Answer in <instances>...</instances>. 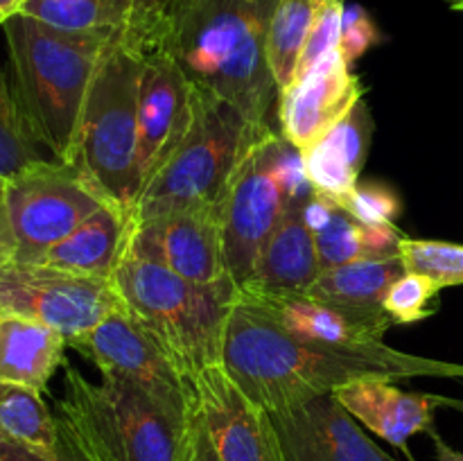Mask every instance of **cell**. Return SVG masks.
I'll use <instances>...</instances> for the list:
<instances>
[{
	"label": "cell",
	"instance_id": "obj_1",
	"mask_svg": "<svg viewBox=\"0 0 463 461\" xmlns=\"http://www.w3.org/2000/svg\"><path fill=\"white\" fill-rule=\"evenodd\" d=\"M222 364L240 389L265 411L310 400L355 380L463 378V364L410 355L387 343L335 348L280 328L238 296L224 334Z\"/></svg>",
	"mask_w": 463,
	"mask_h": 461
},
{
	"label": "cell",
	"instance_id": "obj_2",
	"mask_svg": "<svg viewBox=\"0 0 463 461\" xmlns=\"http://www.w3.org/2000/svg\"><path fill=\"white\" fill-rule=\"evenodd\" d=\"M66 366L57 400L61 461H181L193 420L190 400L158 396L125 378L90 382Z\"/></svg>",
	"mask_w": 463,
	"mask_h": 461
},
{
	"label": "cell",
	"instance_id": "obj_3",
	"mask_svg": "<svg viewBox=\"0 0 463 461\" xmlns=\"http://www.w3.org/2000/svg\"><path fill=\"white\" fill-rule=\"evenodd\" d=\"M12 89L32 138L68 163L98 63L116 36L66 32L16 14L3 25Z\"/></svg>",
	"mask_w": 463,
	"mask_h": 461
},
{
	"label": "cell",
	"instance_id": "obj_4",
	"mask_svg": "<svg viewBox=\"0 0 463 461\" xmlns=\"http://www.w3.org/2000/svg\"><path fill=\"white\" fill-rule=\"evenodd\" d=\"M276 0H203L175 27L170 50L188 80L251 125H269L276 90L267 30Z\"/></svg>",
	"mask_w": 463,
	"mask_h": 461
},
{
	"label": "cell",
	"instance_id": "obj_5",
	"mask_svg": "<svg viewBox=\"0 0 463 461\" xmlns=\"http://www.w3.org/2000/svg\"><path fill=\"white\" fill-rule=\"evenodd\" d=\"M111 280L127 310L156 334L188 382L197 371L222 364L238 285L190 283L131 251L127 242Z\"/></svg>",
	"mask_w": 463,
	"mask_h": 461
},
{
	"label": "cell",
	"instance_id": "obj_6",
	"mask_svg": "<svg viewBox=\"0 0 463 461\" xmlns=\"http://www.w3.org/2000/svg\"><path fill=\"white\" fill-rule=\"evenodd\" d=\"M143 57L113 41L86 93L68 165L111 206L131 215L143 190L138 167V89Z\"/></svg>",
	"mask_w": 463,
	"mask_h": 461
},
{
	"label": "cell",
	"instance_id": "obj_7",
	"mask_svg": "<svg viewBox=\"0 0 463 461\" xmlns=\"http://www.w3.org/2000/svg\"><path fill=\"white\" fill-rule=\"evenodd\" d=\"M256 127L224 99L194 86L188 131L165 165L143 188L131 220L147 221L222 203Z\"/></svg>",
	"mask_w": 463,
	"mask_h": 461
},
{
	"label": "cell",
	"instance_id": "obj_8",
	"mask_svg": "<svg viewBox=\"0 0 463 461\" xmlns=\"http://www.w3.org/2000/svg\"><path fill=\"white\" fill-rule=\"evenodd\" d=\"M279 143L280 136L269 125H258L222 199L226 267L238 287L247 283L288 208L276 174Z\"/></svg>",
	"mask_w": 463,
	"mask_h": 461
},
{
	"label": "cell",
	"instance_id": "obj_9",
	"mask_svg": "<svg viewBox=\"0 0 463 461\" xmlns=\"http://www.w3.org/2000/svg\"><path fill=\"white\" fill-rule=\"evenodd\" d=\"M16 260L36 265L41 256L109 203L80 172L61 161H36L7 179Z\"/></svg>",
	"mask_w": 463,
	"mask_h": 461
},
{
	"label": "cell",
	"instance_id": "obj_10",
	"mask_svg": "<svg viewBox=\"0 0 463 461\" xmlns=\"http://www.w3.org/2000/svg\"><path fill=\"white\" fill-rule=\"evenodd\" d=\"M122 306L125 303L111 278L25 262L0 267V315L50 325L61 333L68 343Z\"/></svg>",
	"mask_w": 463,
	"mask_h": 461
},
{
	"label": "cell",
	"instance_id": "obj_11",
	"mask_svg": "<svg viewBox=\"0 0 463 461\" xmlns=\"http://www.w3.org/2000/svg\"><path fill=\"white\" fill-rule=\"evenodd\" d=\"M127 247L197 285L233 283L226 267L222 203L127 221Z\"/></svg>",
	"mask_w": 463,
	"mask_h": 461
},
{
	"label": "cell",
	"instance_id": "obj_12",
	"mask_svg": "<svg viewBox=\"0 0 463 461\" xmlns=\"http://www.w3.org/2000/svg\"><path fill=\"white\" fill-rule=\"evenodd\" d=\"M68 346L93 362L102 375L131 380L175 400L193 398V387L167 348L125 306Z\"/></svg>",
	"mask_w": 463,
	"mask_h": 461
},
{
	"label": "cell",
	"instance_id": "obj_13",
	"mask_svg": "<svg viewBox=\"0 0 463 461\" xmlns=\"http://www.w3.org/2000/svg\"><path fill=\"white\" fill-rule=\"evenodd\" d=\"M190 387L222 461H283L269 414L235 384L224 364L197 371Z\"/></svg>",
	"mask_w": 463,
	"mask_h": 461
},
{
	"label": "cell",
	"instance_id": "obj_14",
	"mask_svg": "<svg viewBox=\"0 0 463 461\" xmlns=\"http://www.w3.org/2000/svg\"><path fill=\"white\" fill-rule=\"evenodd\" d=\"M193 89L175 52L161 50L143 57L138 89V167L143 188L184 140L193 120Z\"/></svg>",
	"mask_w": 463,
	"mask_h": 461
},
{
	"label": "cell",
	"instance_id": "obj_15",
	"mask_svg": "<svg viewBox=\"0 0 463 461\" xmlns=\"http://www.w3.org/2000/svg\"><path fill=\"white\" fill-rule=\"evenodd\" d=\"M267 414L283 461H398L366 437L335 393Z\"/></svg>",
	"mask_w": 463,
	"mask_h": 461
},
{
	"label": "cell",
	"instance_id": "obj_16",
	"mask_svg": "<svg viewBox=\"0 0 463 461\" xmlns=\"http://www.w3.org/2000/svg\"><path fill=\"white\" fill-rule=\"evenodd\" d=\"M360 77L339 50L321 59L307 75L279 95L280 136L301 152H307L330 134L362 99Z\"/></svg>",
	"mask_w": 463,
	"mask_h": 461
},
{
	"label": "cell",
	"instance_id": "obj_17",
	"mask_svg": "<svg viewBox=\"0 0 463 461\" xmlns=\"http://www.w3.org/2000/svg\"><path fill=\"white\" fill-rule=\"evenodd\" d=\"M335 398L346 407L348 414L392 443L410 461H414L410 452V438L416 434L434 432V411L443 405V398L430 393L402 391L392 380H355L335 391Z\"/></svg>",
	"mask_w": 463,
	"mask_h": 461
},
{
	"label": "cell",
	"instance_id": "obj_18",
	"mask_svg": "<svg viewBox=\"0 0 463 461\" xmlns=\"http://www.w3.org/2000/svg\"><path fill=\"white\" fill-rule=\"evenodd\" d=\"M271 321L307 342L335 348H371L383 343L387 328L321 303L307 294H238Z\"/></svg>",
	"mask_w": 463,
	"mask_h": 461
},
{
	"label": "cell",
	"instance_id": "obj_19",
	"mask_svg": "<svg viewBox=\"0 0 463 461\" xmlns=\"http://www.w3.org/2000/svg\"><path fill=\"white\" fill-rule=\"evenodd\" d=\"M307 203V202H306ZM306 203L292 202L258 256L242 294H306L319 278L315 230L303 217Z\"/></svg>",
	"mask_w": 463,
	"mask_h": 461
},
{
	"label": "cell",
	"instance_id": "obj_20",
	"mask_svg": "<svg viewBox=\"0 0 463 461\" xmlns=\"http://www.w3.org/2000/svg\"><path fill=\"white\" fill-rule=\"evenodd\" d=\"M402 274L405 265L401 256L384 260H357L321 271L306 294L389 330L393 321L384 310V298Z\"/></svg>",
	"mask_w": 463,
	"mask_h": 461
},
{
	"label": "cell",
	"instance_id": "obj_21",
	"mask_svg": "<svg viewBox=\"0 0 463 461\" xmlns=\"http://www.w3.org/2000/svg\"><path fill=\"white\" fill-rule=\"evenodd\" d=\"M68 339L50 325L0 315V382L45 391L50 378L66 364Z\"/></svg>",
	"mask_w": 463,
	"mask_h": 461
},
{
	"label": "cell",
	"instance_id": "obj_22",
	"mask_svg": "<svg viewBox=\"0 0 463 461\" xmlns=\"http://www.w3.org/2000/svg\"><path fill=\"white\" fill-rule=\"evenodd\" d=\"M129 215L120 208L104 203L68 238L54 244L36 260V265L72 271L81 276L111 278L127 238Z\"/></svg>",
	"mask_w": 463,
	"mask_h": 461
},
{
	"label": "cell",
	"instance_id": "obj_23",
	"mask_svg": "<svg viewBox=\"0 0 463 461\" xmlns=\"http://www.w3.org/2000/svg\"><path fill=\"white\" fill-rule=\"evenodd\" d=\"M315 238L321 271H326L357 260L396 258L401 253V242L405 235L396 224H362L337 206L328 224L317 230Z\"/></svg>",
	"mask_w": 463,
	"mask_h": 461
},
{
	"label": "cell",
	"instance_id": "obj_24",
	"mask_svg": "<svg viewBox=\"0 0 463 461\" xmlns=\"http://www.w3.org/2000/svg\"><path fill=\"white\" fill-rule=\"evenodd\" d=\"M319 0H276L267 30V61L276 90L285 93L297 77Z\"/></svg>",
	"mask_w": 463,
	"mask_h": 461
},
{
	"label": "cell",
	"instance_id": "obj_25",
	"mask_svg": "<svg viewBox=\"0 0 463 461\" xmlns=\"http://www.w3.org/2000/svg\"><path fill=\"white\" fill-rule=\"evenodd\" d=\"M0 429L23 446L59 459L57 416L48 409L41 391L0 382Z\"/></svg>",
	"mask_w": 463,
	"mask_h": 461
},
{
	"label": "cell",
	"instance_id": "obj_26",
	"mask_svg": "<svg viewBox=\"0 0 463 461\" xmlns=\"http://www.w3.org/2000/svg\"><path fill=\"white\" fill-rule=\"evenodd\" d=\"M21 14L57 30L120 39L129 16V0H25Z\"/></svg>",
	"mask_w": 463,
	"mask_h": 461
},
{
	"label": "cell",
	"instance_id": "obj_27",
	"mask_svg": "<svg viewBox=\"0 0 463 461\" xmlns=\"http://www.w3.org/2000/svg\"><path fill=\"white\" fill-rule=\"evenodd\" d=\"M36 161H43L39 143L23 120L12 81L0 63V176L12 179Z\"/></svg>",
	"mask_w": 463,
	"mask_h": 461
},
{
	"label": "cell",
	"instance_id": "obj_28",
	"mask_svg": "<svg viewBox=\"0 0 463 461\" xmlns=\"http://www.w3.org/2000/svg\"><path fill=\"white\" fill-rule=\"evenodd\" d=\"M175 7L176 0H129V16L120 43L138 57L170 50Z\"/></svg>",
	"mask_w": 463,
	"mask_h": 461
},
{
	"label": "cell",
	"instance_id": "obj_29",
	"mask_svg": "<svg viewBox=\"0 0 463 461\" xmlns=\"http://www.w3.org/2000/svg\"><path fill=\"white\" fill-rule=\"evenodd\" d=\"M398 256L407 274L425 276L441 289L463 285V244L405 238Z\"/></svg>",
	"mask_w": 463,
	"mask_h": 461
},
{
	"label": "cell",
	"instance_id": "obj_30",
	"mask_svg": "<svg viewBox=\"0 0 463 461\" xmlns=\"http://www.w3.org/2000/svg\"><path fill=\"white\" fill-rule=\"evenodd\" d=\"M439 285L419 274H402L384 298V310L393 324H416L434 315L430 303L437 298Z\"/></svg>",
	"mask_w": 463,
	"mask_h": 461
},
{
	"label": "cell",
	"instance_id": "obj_31",
	"mask_svg": "<svg viewBox=\"0 0 463 461\" xmlns=\"http://www.w3.org/2000/svg\"><path fill=\"white\" fill-rule=\"evenodd\" d=\"M344 7H346L344 0H319L315 23H312L310 36H307L306 48H303L301 59H298V68H297V77H294V81L301 80L303 75H307V72H310L321 59L328 57L333 50H339Z\"/></svg>",
	"mask_w": 463,
	"mask_h": 461
},
{
	"label": "cell",
	"instance_id": "obj_32",
	"mask_svg": "<svg viewBox=\"0 0 463 461\" xmlns=\"http://www.w3.org/2000/svg\"><path fill=\"white\" fill-rule=\"evenodd\" d=\"M342 211L366 226L396 224L402 211L401 197L383 183H357V188L339 203Z\"/></svg>",
	"mask_w": 463,
	"mask_h": 461
},
{
	"label": "cell",
	"instance_id": "obj_33",
	"mask_svg": "<svg viewBox=\"0 0 463 461\" xmlns=\"http://www.w3.org/2000/svg\"><path fill=\"white\" fill-rule=\"evenodd\" d=\"M380 41V30L362 5H346L342 21V39H339V52L346 59L348 66L364 57L366 50L373 48Z\"/></svg>",
	"mask_w": 463,
	"mask_h": 461
},
{
	"label": "cell",
	"instance_id": "obj_34",
	"mask_svg": "<svg viewBox=\"0 0 463 461\" xmlns=\"http://www.w3.org/2000/svg\"><path fill=\"white\" fill-rule=\"evenodd\" d=\"M181 461H222L220 455H217L215 446H213V438L211 434H208V428L206 423H203V416L202 411H199L197 402H194L188 443H185V452Z\"/></svg>",
	"mask_w": 463,
	"mask_h": 461
},
{
	"label": "cell",
	"instance_id": "obj_35",
	"mask_svg": "<svg viewBox=\"0 0 463 461\" xmlns=\"http://www.w3.org/2000/svg\"><path fill=\"white\" fill-rule=\"evenodd\" d=\"M16 260V235H14L12 215H9L7 179L0 176V267Z\"/></svg>",
	"mask_w": 463,
	"mask_h": 461
},
{
	"label": "cell",
	"instance_id": "obj_36",
	"mask_svg": "<svg viewBox=\"0 0 463 461\" xmlns=\"http://www.w3.org/2000/svg\"><path fill=\"white\" fill-rule=\"evenodd\" d=\"M0 461H61V459H50V456L23 446V443H18L16 438H12L9 434H5L3 429H0Z\"/></svg>",
	"mask_w": 463,
	"mask_h": 461
},
{
	"label": "cell",
	"instance_id": "obj_37",
	"mask_svg": "<svg viewBox=\"0 0 463 461\" xmlns=\"http://www.w3.org/2000/svg\"><path fill=\"white\" fill-rule=\"evenodd\" d=\"M434 446H437V461H463V452L455 450L452 446H448L437 432H432Z\"/></svg>",
	"mask_w": 463,
	"mask_h": 461
},
{
	"label": "cell",
	"instance_id": "obj_38",
	"mask_svg": "<svg viewBox=\"0 0 463 461\" xmlns=\"http://www.w3.org/2000/svg\"><path fill=\"white\" fill-rule=\"evenodd\" d=\"M23 3H25V0H0V27H3L9 18L21 14Z\"/></svg>",
	"mask_w": 463,
	"mask_h": 461
},
{
	"label": "cell",
	"instance_id": "obj_39",
	"mask_svg": "<svg viewBox=\"0 0 463 461\" xmlns=\"http://www.w3.org/2000/svg\"><path fill=\"white\" fill-rule=\"evenodd\" d=\"M202 3H203V0H176V7H175V27H176V23H179L181 18L185 16V14H190L194 7H197V5H202ZM172 36H175V32H172Z\"/></svg>",
	"mask_w": 463,
	"mask_h": 461
},
{
	"label": "cell",
	"instance_id": "obj_40",
	"mask_svg": "<svg viewBox=\"0 0 463 461\" xmlns=\"http://www.w3.org/2000/svg\"><path fill=\"white\" fill-rule=\"evenodd\" d=\"M448 5H450L452 9H457V12H463V0H446Z\"/></svg>",
	"mask_w": 463,
	"mask_h": 461
}]
</instances>
